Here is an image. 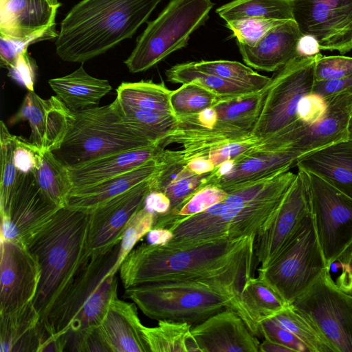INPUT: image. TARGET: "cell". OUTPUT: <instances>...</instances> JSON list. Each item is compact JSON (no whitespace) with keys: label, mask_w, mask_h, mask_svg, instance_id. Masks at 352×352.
Returning <instances> with one entry per match:
<instances>
[{"label":"cell","mask_w":352,"mask_h":352,"mask_svg":"<svg viewBox=\"0 0 352 352\" xmlns=\"http://www.w3.org/2000/svg\"><path fill=\"white\" fill-rule=\"evenodd\" d=\"M60 208L41 191L32 171H19L8 203L0 211L1 240L26 246Z\"/></svg>","instance_id":"cell-13"},{"label":"cell","mask_w":352,"mask_h":352,"mask_svg":"<svg viewBox=\"0 0 352 352\" xmlns=\"http://www.w3.org/2000/svg\"><path fill=\"white\" fill-rule=\"evenodd\" d=\"M256 236L170 245L142 243L122 261L125 289L151 282L204 281L223 285L241 298L252 276Z\"/></svg>","instance_id":"cell-1"},{"label":"cell","mask_w":352,"mask_h":352,"mask_svg":"<svg viewBox=\"0 0 352 352\" xmlns=\"http://www.w3.org/2000/svg\"><path fill=\"white\" fill-rule=\"evenodd\" d=\"M116 92V98L122 106L174 115L170 103L172 90L168 89L163 82L155 83L151 80L123 82L118 86Z\"/></svg>","instance_id":"cell-32"},{"label":"cell","mask_w":352,"mask_h":352,"mask_svg":"<svg viewBox=\"0 0 352 352\" xmlns=\"http://www.w3.org/2000/svg\"><path fill=\"white\" fill-rule=\"evenodd\" d=\"M201 352H258L260 342L241 317L226 308L191 329Z\"/></svg>","instance_id":"cell-21"},{"label":"cell","mask_w":352,"mask_h":352,"mask_svg":"<svg viewBox=\"0 0 352 352\" xmlns=\"http://www.w3.org/2000/svg\"><path fill=\"white\" fill-rule=\"evenodd\" d=\"M156 216L144 206L132 217L123 233L117 261L109 270L111 274H116L135 244L153 228Z\"/></svg>","instance_id":"cell-43"},{"label":"cell","mask_w":352,"mask_h":352,"mask_svg":"<svg viewBox=\"0 0 352 352\" xmlns=\"http://www.w3.org/2000/svg\"><path fill=\"white\" fill-rule=\"evenodd\" d=\"M0 316L33 302L41 270L26 246L1 240Z\"/></svg>","instance_id":"cell-17"},{"label":"cell","mask_w":352,"mask_h":352,"mask_svg":"<svg viewBox=\"0 0 352 352\" xmlns=\"http://www.w3.org/2000/svg\"><path fill=\"white\" fill-rule=\"evenodd\" d=\"M184 163L192 172L197 175L210 174L215 170L210 160L204 157H196Z\"/></svg>","instance_id":"cell-57"},{"label":"cell","mask_w":352,"mask_h":352,"mask_svg":"<svg viewBox=\"0 0 352 352\" xmlns=\"http://www.w3.org/2000/svg\"><path fill=\"white\" fill-rule=\"evenodd\" d=\"M120 246V243L85 260L40 322L45 342L100 324L117 297L118 278L109 270L117 261Z\"/></svg>","instance_id":"cell-5"},{"label":"cell","mask_w":352,"mask_h":352,"mask_svg":"<svg viewBox=\"0 0 352 352\" xmlns=\"http://www.w3.org/2000/svg\"><path fill=\"white\" fill-rule=\"evenodd\" d=\"M283 21L262 18H244L228 21L226 26L232 32L238 43L253 47L271 29Z\"/></svg>","instance_id":"cell-45"},{"label":"cell","mask_w":352,"mask_h":352,"mask_svg":"<svg viewBox=\"0 0 352 352\" xmlns=\"http://www.w3.org/2000/svg\"><path fill=\"white\" fill-rule=\"evenodd\" d=\"M19 53L12 40L0 34V59L1 67L8 69L16 64Z\"/></svg>","instance_id":"cell-55"},{"label":"cell","mask_w":352,"mask_h":352,"mask_svg":"<svg viewBox=\"0 0 352 352\" xmlns=\"http://www.w3.org/2000/svg\"><path fill=\"white\" fill-rule=\"evenodd\" d=\"M302 34L294 19L271 29L254 46L238 43L244 62L250 67L276 72L298 56L297 45Z\"/></svg>","instance_id":"cell-22"},{"label":"cell","mask_w":352,"mask_h":352,"mask_svg":"<svg viewBox=\"0 0 352 352\" xmlns=\"http://www.w3.org/2000/svg\"><path fill=\"white\" fill-rule=\"evenodd\" d=\"M327 109L318 122L305 126L297 139L287 148L307 155L334 143L347 140V127L352 110V92L325 99Z\"/></svg>","instance_id":"cell-24"},{"label":"cell","mask_w":352,"mask_h":352,"mask_svg":"<svg viewBox=\"0 0 352 352\" xmlns=\"http://www.w3.org/2000/svg\"><path fill=\"white\" fill-rule=\"evenodd\" d=\"M302 170L317 238L327 265L352 241V198L324 179Z\"/></svg>","instance_id":"cell-12"},{"label":"cell","mask_w":352,"mask_h":352,"mask_svg":"<svg viewBox=\"0 0 352 352\" xmlns=\"http://www.w3.org/2000/svg\"><path fill=\"white\" fill-rule=\"evenodd\" d=\"M56 0H0V34L23 47L56 38Z\"/></svg>","instance_id":"cell-18"},{"label":"cell","mask_w":352,"mask_h":352,"mask_svg":"<svg viewBox=\"0 0 352 352\" xmlns=\"http://www.w3.org/2000/svg\"><path fill=\"white\" fill-rule=\"evenodd\" d=\"M32 172L41 191L54 204L65 207L73 188L68 167L52 151H46Z\"/></svg>","instance_id":"cell-35"},{"label":"cell","mask_w":352,"mask_h":352,"mask_svg":"<svg viewBox=\"0 0 352 352\" xmlns=\"http://www.w3.org/2000/svg\"><path fill=\"white\" fill-rule=\"evenodd\" d=\"M266 86L248 95L221 98L212 107L217 113L214 134L228 139L252 134L266 97Z\"/></svg>","instance_id":"cell-27"},{"label":"cell","mask_w":352,"mask_h":352,"mask_svg":"<svg viewBox=\"0 0 352 352\" xmlns=\"http://www.w3.org/2000/svg\"><path fill=\"white\" fill-rule=\"evenodd\" d=\"M328 270L309 211L274 261L259 267L258 274L290 305Z\"/></svg>","instance_id":"cell-10"},{"label":"cell","mask_w":352,"mask_h":352,"mask_svg":"<svg viewBox=\"0 0 352 352\" xmlns=\"http://www.w3.org/2000/svg\"><path fill=\"white\" fill-rule=\"evenodd\" d=\"M290 305L311 322L335 352H352V296L337 287L329 270Z\"/></svg>","instance_id":"cell-11"},{"label":"cell","mask_w":352,"mask_h":352,"mask_svg":"<svg viewBox=\"0 0 352 352\" xmlns=\"http://www.w3.org/2000/svg\"><path fill=\"white\" fill-rule=\"evenodd\" d=\"M320 54L297 56L271 78L252 135L261 140L274 136L285 146L297 139L306 126L298 118V104L303 96L313 92L315 66Z\"/></svg>","instance_id":"cell-8"},{"label":"cell","mask_w":352,"mask_h":352,"mask_svg":"<svg viewBox=\"0 0 352 352\" xmlns=\"http://www.w3.org/2000/svg\"><path fill=\"white\" fill-rule=\"evenodd\" d=\"M136 304L115 298L100 324L111 352H150Z\"/></svg>","instance_id":"cell-26"},{"label":"cell","mask_w":352,"mask_h":352,"mask_svg":"<svg viewBox=\"0 0 352 352\" xmlns=\"http://www.w3.org/2000/svg\"><path fill=\"white\" fill-rule=\"evenodd\" d=\"M228 192L214 185H208L190 195L167 213L157 215L153 228L170 230L179 221L201 213L222 201Z\"/></svg>","instance_id":"cell-38"},{"label":"cell","mask_w":352,"mask_h":352,"mask_svg":"<svg viewBox=\"0 0 352 352\" xmlns=\"http://www.w3.org/2000/svg\"><path fill=\"white\" fill-rule=\"evenodd\" d=\"M165 148L161 144L124 151L68 168L74 189L91 186L133 170L158 157Z\"/></svg>","instance_id":"cell-25"},{"label":"cell","mask_w":352,"mask_h":352,"mask_svg":"<svg viewBox=\"0 0 352 352\" xmlns=\"http://www.w3.org/2000/svg\"><path fill=\"white\" fill-rule=\"evenodd\" d=\"M327 102L320 95L311 92L303 96L298 102L297 116L306 126L318 122L324 116Z\"/></svg>","instance_id":"cell-49"},{"label":"cell","mask_w":352,"mask_h":352,"mask_svg":"<svg viewBox=\"0 0 352 352\" xmlns=\"http://www.w3.org/2000/svg\"><path fill=\"white\" fill-rule=\"evenodd\" d=\"M352 75V57L343 55L318 56L315 66L316 81L339 79Z\"/></svg>","instance_id":"cell-46"},{"label":"cell","mask_w":352,"mask_h":352,"mask_svg":"<svg viewBox=\"0 0 352 352\" xmlns=\"http://www.w3.org/2000/svg\"><path fill=\"white\" fill-rule=\"evenodd\" d=\"M197 69L225 80L260 91L267 86L271 78L254 72L250 67L231 60H201L191 62Z\"/></svg>","instance_id":"cell-39"},{"label":"cell","mask_w":352,"mask_h":352,"mask_svg":"<svg viewBox=\"0 0 352 352\" xmlns=\"http://www.w3.org/2000/svg\"><path fill=\"white\" fill-rule=\"evenodd\" d=\"M211 0H171L147 23L124 63L131 73L148 70L184 47L190 35L208 19Z\"/></svg>","instance_id":"cell-9"},{"label":"cell","mask_w":352,"mask_h":352,"mask_svg":"<svg viewBox=\"0 0 352 352\" xmlns=\"http://www.w3.org/2000/svg\"><path fill=\"white\" fill-rule=\"evenodd\" d=\"M162 0H80L60 22L55 50L63 61L80 63L131 38Z\"/></svg>","instance_id":"cell-3"},{"label":"cell","mask_w":352,"mask_h":352,"mask_svg":"<svg viewBox=\"0 0 352 352\" xmlns=\"http://www.w3.org/2000/svg\"><path fill=\"white\" fill-rule=\"evenodd\" d=\"M352 198V140H345L307 154L296 164Z\"/></svg>","instance_id":"cell-28"},{"label":"cell","mask_w":352,"mask_h":352,"mask_svg":"<svg viewBox=\"0 0 352 352\" xmlns=\"http://www.w3.org/2000/svg\"><path fill=\"white\" fill-rule=\"evenodd\" d=\"M242 302L254 325L258 336V323L271 318L289 305L260 275L252 276L245 283L241 292Z\"/></svg>","instance_id":"cell-34"},{"label":"cell","mask_w":352,"mask_h":352,"mask_svg":"<svg viewBox=\"0 0 352 352\" xmlns=\"http://www.w3.org/2000/svg\"><path fill=\"white\" fill-rule=\"evenodd\" d=\"M292 6L301 34L315 37L320 50H352V0H292Z\"/></svg>","instance_id":"cell-14"},{"label":"cell","mask_w":352,"mask_h":352,"mask_svg":"<svg viewBox=\"0 0 352 352\" xmlns=\"http://www.w3.org/2000/svg\"><path fill=\"white\" fill-rule=\"evenodd\" d=\"M191 324L168 320H158L156 327H142L150 352H201L191 333Z\"/></svg>","instance_id":"cell-33"},{"label":"cell","mask_w":352,"mask_h":352,"mask_svg":"<svg viewBox=\"0 0 352 352\" xmlns=\"http://www.w3.org/2000/svg\"><path fill=\"white\" fill-rule=\"evenodd\" d=\"M167 80L175 84L196 83L211 91L221 98L248 95L254 89L239 85L195 68L191 62L175 65L165 72Z\"/></svg>","instance_id":"cell-36"},{"label":"cell","mask_w":352,"mask_h":352,"mask_svg":"<svg viewBox=\"0 0 352 352\" xmlns=\"http://www.w3.org/2000/svg\"><path fill=\"white\" fill-rule=\"evenodd\" d=\"M41 316L33 302L0 316L1 352H39L44 342Z\"/></svg>","instance_id":"cell-29"},{"label":"cell","mask_w":352,"mask_h":352,"mask_svg":"<svg viewBox=\"0 0 352 352\" xmlns=\"http://www.w3.org/2000/svg\"><path fill=\"white\" fill-rule=\"evenodd\" d=\"M216 12L226 22L244 18L294 19L292 0H233Z\"/></svg>","instance_id":"cell-37"},{"label":"cell","mask_w":352,"mask_h":352,"mask_svg":"<svg viewBox=\"0 0 352 352\" xmlns=\"http://www.w3.org/2000/svg\"><path fill=\"white\" fill-rule=\"evenodd\" d=\"M71 350L78 352H111L99 326L91 327L70 334Z\"/></svg>","instance_id":"cell-48"},{"label":"cell","mask_w":352,"mask_h":352,"mask_svg":"<svg viewBox=\"0 0 352 352\" xmlns=\"http://www.w3.org/2000/svg\"><path fill=\"white\" fill-rule=\"evenodd\" d=\"M296 177L289 170L232 188L222 201L176 223L166 244L256 237L270 226Z\"/></svg>","instance_id":"cell-2"},{"label":"cell","mask_w":352,"mask_h":352,"mask_svg":"<svg viewBox=\"0 0 352 352\" xmlns=\"http://www.w3.org/2000/svg\"><path fill=\"white\" fill-rule=\"evenodd\" d=\"M259 351L262 352H293L289 348L271 340L264 338L263 342L260 343Z\"/></svg>","instance_id":"cell-59"},{"label":"cell","mask_w":352,"mask_h":352,"mask_svg":"<svg viewBox=\"0 0 352 352\" xmlns=\"http://www.w3.org/2000/svg\"><path fill=\"white\" fill-rule=\"evenodd\" d=\"M121 106L125 116L148 132L160 144L177 123V118L173 114L145 111Z\"/></svg>","instance_id":"cell-44"},{"label":"cell","mask_w":352,"mask_h":352,"mask_svg":"<svg viewBox=\"0 0 352 352\" xmlns=\"http://www.w3.org/2000/svg\"><path fill=\"white\" fill-rule=\"evenodd\" d=\"M14 135L3 121L0 123V211L6 208L15 186L19 170L14 162Z\"/></svg>","instance_id":"cell-42"},{"label":"cell","mask_w":352,"mask_h":352,"mask_svg":"<svg viewBox=\"0 0 352 352\" xmlns=\"http://www.w3.org/2000/svg\"><path fill=\"white\" fill-rule=\"evenodd\" d=\"M8 76L24 86L28 91H34L35 72L28 50L19 54L14 66L9 69Z\"/></svg>","instance_id":"cell-51"},{"label":"cell","mask_w":352,"mask_h":352,"mask_svg":"<svg viewBox=\"0 0 352 352\" xmlns=\"http://www.w3.org/2000/svg\"><path fill=\"white\" fill-rule=\"evenodd\" d=\"M347 139L352 140V110L349 120L347 127Z\"/></svg>","instance_id":"cell-60"},{"label":"cell","mask_w":352,"mask_h":352,"mask_svg":"<svg viewBox=\"0 0 352 352\" xmlns=\"http://www.w3.org/2000/svg\"><path fill=\"white\" fill-rule=\"evenodd\" d=\"M320 53L317 39L311 35L302 34L297 45V54L300 57L314 56Z\"/></svg>","instance_id":"cell-56"},{"label":"cell","mask_w":352,"mask_h":352,"mask_svg":"<svg viewBox=\"0 0 352 352\" xmlns=\"http://www.w3.org/2000/svg\"><path fill=\"white\" fill-rule=\"evenodd\" d=\"M14 162L17 170L24 173L32 171L43 153L22 137L14 135Z\"/></svg>","instance_id":"cell-50"},{"label":"cell","mask_w":352,"mask_h":352,"mask_svg":"<svg viewBox=\"0 0 352 352\" xmlns=\"http://www.w3.org/2000/svg\"><path fill=\"white\" fill-rule=\"evenodd\" d=\"M298 170L270 226L256 237L255 256L260 268L274 261L310 211L305 175L302 170Z\"/></svg>","instance_id":"cell-19"},{"label":"cell","mask_w":352,"mask_h":352,"mask_svg":"<svg viewBox=\"0 0 352 352\" xmlns=\"http://www.w3.org/2000/svg\"><path fill=\"white\" fill-rule=\"evenodd\" d=\"M144 207L156 215H162L170 210L171 204L169 198L163 192L151 191L145 199Z\"/></svg>","instance_id":"cell-54"},{"label":"cell","mask_w":352,"mask_h":352,"mask_svg":"<svg viewBox=\"0 0 352 352\" xmlns=\"http://www.w3.org/2000/svg\"><path fill=\"white\" fill-rule=\"evenodd\" d=\"M336 263L340 273L335 282L337 287L352 296V241L338 256Z\"/></svg>","instance_id":"cell-52"},{"label":"cell","mask_w":352,"mask_h":352,"mask_svg":"<svg viewBox=\"0 0 352 352\" xmlns=\"http://www.w3.org/2000/svg\"><path fill=\"white\" fill-rule=\"evenodd\" d=\"M124 298L131 300L144 315L157 321L198 323L230 308L241 317L252 332L254 329L241 298L215 283L195 280L146 283L125 289Z\"/></svg>","instance_id":"cell-7"},{"label":"cell","mask_w":352,"mask_h":352,"mask_svg":"<svg viewBox=\"0 0 352 352\" xmlns=\"http://www.w3.org/2000/svg\"><path fill=\"white\" fill-rule=\"evenodd\" d=\"M221 99L211 91L194 82L172 91L170 103L175 117H187L212 107Z\"/></svg>","instance_id":"cell-40"},{"label":"cell","mask_w":352,"mask_h":352,"mask_svg":"<svg viewBox=\"0 0 352 352\" xmlns=\"http://www.w3.org/2000/svg\"><path fill=\"white\" fill-rule=\"evenodd\" d=\"M155 144L159 142L125 116L116 98L102 107L71 111L65 135L60 146L52 152L69 168L110 154Z\"/></svg>","instance_id":"cell-6"},{"label":"cell","mask_w":352,"mask_h":352,"mask_svg":"<svg viewBox=\"0 0 352 352\" xmlns=\"http://www.w3.org/2000/svg\"><path fill=\"white\" fill-rule=\"evenodd\" d=\"M89 214L60 208L28 241L41 274L34 305L40 322L54 300L89 257L87 250Z\"/></svg>","instance_id":"cell-4"},{"label":"cell","mask_w":352,"mask_h":352,"mask_svg":"<svg viewBox=\"0 0 352 352\" xmlns=\"http://www.w3.org/2000/svg\"><path fill=\"white\" fill-rule=\"evenodd\" d=\"M71 110L56 96L43 99L28 91L10 119L12 124L28 121L31 129L30 142L41 153L57 149L68 127Z\"/></svg>","instance_id":"cell-20"},{"label":"cell","mask_w":352,"mask_h":352,"mask_svg":"<svg viewBox=\"0 0 352 352\" xmlns=\"http://www.w3.org/2000/svg\"><path fill=\"white\" fill-rule=\"evenodd\" d=\"M56 1H58V0H56Z\"/></svg>","instance_id":"cell-61"},{"label":"cell","mask_w":352,"mask_h":352,"mask_svg":"<svg viewBox=\"0 0 352 352\" xmlns=\"http://www.w3.org/2000/svg\"><path fill=\"white\" fill-rule=\"evenodd\" d=\"M166 164L151 180V191H159L170 199L171 208L199 190L209 175H197L192 172L180 160L173 158L168 149L163 153Z\"/></svg>","instance_id":"cell-31"},{"label":"cell","mask_w":352,"mask_h":352,"mask_svg":"<svg viewBox=\"0 0 352 352\" xmlns=\"http://www.w3.org/2000/svg\"><path fill=\"white\" fill-rule=\"evenodd\" d=\"M271 318L300 340L311 352H335L311 322L290 305Z\"/></svg>","instance_id":"cell-41"},{"label":"cell","mask_w":352,"mask_h":352,"mask_svg":"<svg viewBox=\"0 0 352 352\" xmlns=\"http://www.w3.org/2000/svg\"><path fill=\"white\" fill-rule=\"evenodd\" d=\"M153 178L107 201L89 214V256L104 254L120 243L129 221L144 206Z\"/></svg>","instance_id":"cell-16"},{"label":"cell","mask_w":352,"mask_h":352,"mask_svg":"<svg viewBox=\"0 0 352 352\" xmlns=\"http://www.w3.org/2000/svg\"><path fill=\"white\" fill-rule=\"evenodd\" d=\"M163 153L133 170L91 186L72 190L65 207L90 214L107 201L157 175L166 164Z\"/></svg>","instance_id":"cell-23"},{"label":"cell","mask_w":352,"mask_h":352,"mask_svg":"<svg viewBox=\"0 0 352 352\" xmlns=\"http://www.w3.org/2000/svg\"><path fill=\"white\" fill-rule=\"evenodd\" d=\"M313 92L325 99L340 94L352 92V75L339 79L316 81Z\"/></svg>","instance_id":"cell-53"},{"label":"cell","mask_w":352,"mask_h":352,"mask_svg":"<svg viewBox=\"0 0 352 352\" xmlns=\"http://www.w3.org/2000/svg\"><path fill=\"white\" fill-rule=\"evenodd\" d=\"M305 156L289 148L270 147L261 140L246 152L217 167L206 177L201 188L214 185L228 192L237 186L289 170Z\"/></svg>","instance_id":"cell-15"},{"label":"cell","mask_w":352,"mask_h":352,"mask_svg":"<svg viewBox=\"0 0 352 352\" xmlns=\"http://www.w3.org/2000/svg\"><path fill=\"white\" fill-rule=\"evenodd\" d=\"M48 83L56 96L72 111L98 104L112 89L107 80L89 75L82 65L71 74L50 79Z\"/></svg>","instance_id":"cell-30"},{"label":"cell","mask_w":352,"mask_h":352,"mask_svg":"<svg viewBox=\"0 0 352 352\" xmlns=\"http://www.w3.org/2000/svg\"><path fill=\"white\" fill-rule=\"evenodd\" d=\"M258 330L261 336L264 338L287 346L293 352H311L300 340L276 323L272 318H265L260 321Z\"/></svg>","instance_id":"cell-47"},{"label":"cell","mask_w":352,"mask_h":352,"mask_svg":"<svg viewBox=\"0 0 352 352\" xmlns=\"http://www.w3.org/2000/svg\"><path fill=\"white\" fill-rule=\"evenodd\" d=\"M173 232L166 228H152L146 234L147 242L153 245H165L173 237Z\"/></svg>","instance_id":"cell-58"}]
</instances>
